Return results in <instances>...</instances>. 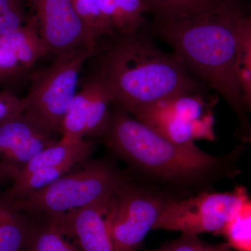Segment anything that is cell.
I'll list each match as a JSON object with an SVG mask.
<instances>
[{"mask_svg":"<svg viewBox=\"0 0 251 251\" xmlns=\"http://www.w3.org/2000/svg\"><path fill=\"white\" fill-rule=\"evenodd\" d=\"M239 0H201L166 17L154 18L153 34L196 80L224 99L239 120L242 139L251 126L237 75L239 26L247 15Z\"/></svg>","mask_w":251,"mask_h":251,"instance_id":"cell-1","label":"cell"},{"mask_svg":"<svg viewBox=\"0 0 251 251\" xmlns=\"http://www.w3.org/2000/svg\"><path fill=\"white\" fill-rule=\"evenodd\" d=\"M141 29L115 36L99 60L94 78L107 87L114 108L132 115L175 94L202 92L176 55L162 50Z\"/></svg>","mask_w":251,"mask_h":251,"instance_id":"cell-2","label":"cell"},{"mask_svg":"<svg viewBox=\"0 0 251 251\" xmlns=\"http://www.w3.org/2000/svg\"><path fill=\"white\" fill-rule=\"evenodd\" d=\"M107 148L136 171L173 186L193 187L236 174V151L206 153L196 144L179 145L129 114L114 108L103 136Z\"/></svg>","mask_w":251,"mask_h":251,"instance_id":"cell-3","label":"cell"},{"mask_svg":"<svg viewBox=\"0 0 251 251\" xmlns=\"http://www.w3.org/2000/svg\"><path fill=\"white\" fill-rule=\"evenodd\" d=\"M126 179L111 162L96 160L14 201L18 209L27 214H63L91 204H109Z\"/></svg>","mask_w":251,"mask_h":251,"instance_id":"cell-4","label":"cell"},{"mask_svg":"<svg viewBox=\"0 0 251 251\" xmlns=\"http://www.w3.org/2000/svg\"><path fill=\"white\" fill-rule=\"evenodd\" d=\"M81 48L56 56L52 65L31 75L27 95L21 99L23 113L55 134L61 133L64 115L77 93L79 75L95 53Z\"/></svg>","mask_w":251,"mask_h":251,"instance_id":"cell-5","label":"cell"},{"mask_svg":"<svg viewBox=\"0 0 251 251\" xmlns=\"http://www.w3.org/2000/svg\"><path fill=\"white\" fill-rule=\"evenodd\" d=\"M248 201L242 187L229 192H201L184 199L168 197L153 229L225 234Z\"/></svg>","mask_w":251,"mask_h":251,"instance_id":"cell-6","label":"cell"},{"mask_svg":"<svg viewBox=\"0 0 251 251\" xmlns=\"http://www.w3.org/2000/svg\"><path fill=\"white\" fill-rule=\"evenodd\" d=\"M168 196L126 179L114 194L105 221L115 251H138L153 229Z\"/></svg>","mask_w":251,"mask_h":251,"instance_id":"cell-7","label":"cell"},{"mask_svg":"<svg viewBox=\"0 0 251 251\" xmlns=\"http://www.w3.org/2000/svg\"><path fill=\"white\" fill-rule=\"evenodd\" d=\"M37 16L39 34L49 54L56 56L72 50H96L91 37L72 0H30Z\"/></svg>","mask_w":251,"mask_h":251,"instance_id":"cell-8","label":"cell"},{"mask_svg":"<svg viewBox=\"0 0 251 251\" xmlns=\"http://www.w3.org/2000/svg\"><path fill=\"white\" fill-rule=\"evenodd\" d=\"M58 141L57 134L21 113L0 124V160L16 175L31 158Z\"/></svg>","mask_w":251,"mask_h":251,"instance_id":"cell-9","label":"cell"},{"mask_svg":"<svg viewBox=\"0 0 251 251\" xmlns=\"http://www.w3.org/2000/svg\"><path fill=\"white\" fill-rule=\"evenodd\" d=\"M109 204H91L54 215L64 235L81 251H115L105 221Z\"/></svg>","mask_w":251,"mask_h":251,"instance_id":"cell-10","label":"cell"},{"mask_svg":"<svg viewBox=\"0 0 251 251\" xmlns=\"http://www.w3.org/2000/svg\"><path fill=\"white\" fill-rule=\"evenodd\" d=\"M131 116L166 139L179 145L195 143L197 140L212 141L216 139L213 115L198 121H188L150 105L138 110Z\"/></svg>","mask_w":251,"mask_h":251,"instance_id":"cell-11","label":"cell"},{"mask_svg":"<svg viewBox=\"0 0 251 251\" xmlns=\"http://www.w3.org/2000/svg\"><path fill=\"white\" fill-rule=\"evenodd\" d=\"M30 228L22 251H80L67 240L54 214H28Z\"/></svg>","mask_w":251,"mask_h":251,"instance_id":"cell-12","label":"cell"},{"mask_svg":"<svg viewBox=\"0 0 251 251\" xmlns=\"http://www.w3.org/2000/svg\"><path fill=\"white\" fill-rule=\"evenodd\" d=\"M29 228V215L0 190V251H22Z\"/></svg>","mask_w":251,"mask_h":251,"instance_id":"cell-13","label":"cell"},{"mask_svg":"<svg viewBox=\"0 0 251 251\" xmlns=\"http://www.w3.org/2000/svg\"><path fill=\"white\" fill-rule=\"evenodd\" d=\"M97 3L116 36L141 29L145 23L144 14L149 11L145 0H97Z\"/></svg>","mask_w":251,"mask_h":251,"instance_id":"cell-14","label":"cell"},{"mask_svg":"<svg viewBox=\"0 0 251 251\" xmlns=\"http://www.w3.org/2000/svg\"><path fill=\"white\" fill-rule=\"evenodd\" d=\"M0 45L11 50L28 72L39 59L49 54L34 23L3 36L0 38Z\"/></svg>","mask_w":251,"mask_h":251,"instance_id":"cell-15","label":"cell"},{"mask_svg":"<svg viewBox=\"0 0 251 251\" xmlns=\"http://www.w3.org/2000/svg\"><path fill=\"white\" fill-rule=\"evenodd\" d=\"M92 87V80L87 81L73 99L63 120L61 139L68 142L84 139Z\"/></svg>","mask_w":251,"mask_h":251,"instance_id":"cell-16","label":"cell"},{"mask_svg":"<svg viewBox=\"0 0 251 251\" xmlns=\"http://www.w3.org/2000/svg\"><path fill=\"white\" fill-rule=\"evenodd\" d=\"M93 82L89 105L85 136L103 137L111 120L112 97L107 87L97 79Z\"/></svg>","mask_w":251,"mask_h":251,"instance_id":"cell-17","label":"cell"},{"mask_svg":"<svg viewBox=\"0 0 251 251\" xmlns=\"http://www.w3.org/2000/svg\"><path fill=\"white\" fill-rule=\"evenodd\" d=\"M237 75L246 108L251 110V14L244 16L239 26Z\"/></svg>","mask_w":251,"mask_h":251,"instance_id":"cell-18","label":"cell"},{"mask_svg":"<svg viewBox=\"0 0 251 251\" xmlns=\"http://www.w3.org/2000/svg\"><path fill=\"white\" fill-rule=\"evenodd\" d=\"M75 11L96 43L103 36L115 37V33L107 18L99 9L97 0H72Z\"/></svg>","mask_w":251,"mask_h":251,"instance_id":"cell-19","label":"cell"},{"mask_svg":"<svg viewBox=\"0 0 251 251\" xmlns=\"http://www.w3.org/2000/svg\"><path fill=\"white\" fill-rule=\"evenodd\" d=\"M27 73L14 52L0 45V85H15L21 82Z\"/></svg>","mask_w":251,"mask_h":251,"instance_id":"cell-20","label":"cell"},{"mask_svg":"<svg viewBox=\"0 0 251 251\" xmlns=\"http://www.w3.org/2000/svg\"><path fill=\"white\" fill-rule=\"evenodd\" d=\"M24 16L18 0H0V38L22 27Z\"/></svg>","mask_w":251,"mask_h":251,"instance_id":"cell-21","label":"cell"},{"mask_svg":"<svg viewBox=\"0 0 251 251\" xmlns=\"http://www.w3.org/2000/svg\"><path fill=\"white\" fill-rule=\"evenodd\" d=\"M169 247L171 251H233L228 244H209L194 234H181Z\"/></svg>","mask_w":251,"mask_h":251,"instance_id":"cell-22","label":"cell"},{"mask_svg":"<svg viewBox=\"0 0 251 251\" xmlns=\"http://www.w3.org/2000/svg\"><path fill=\"white\" fill-rule=\"evenodd\" d=\"M154 18L166 17L187 9L197 0H145Z\"/></svg>","mask_w":251,"mask_h":251,"instance_id":"cell-23","label":"cell"},{"mask_svg":"<svg viewBox=\"0 0 251 251\" xmlns=\"http://www.w3.org/2000/svg\"><path fill=\"white\" fill-rule=\"evenodd\" d=\"M23 113L21 99L11 92L0 96V124Z\"/></svg>","mask_w":251,"mask_h":251,"instance_id":"cell-24","label":"cell"},{"mask_svg":"<svg viewBox=\"0 0 251 251\" xmlns=\"http://www.w3.org/2000/svg\"><path fill=\"white\" fill-rule=\"evenodd\" d=\"M15 174L14 172L4 164L2 161L0 160V180L11 179H14Z\"/></svg>","mask_w":251,"mask_h":251,"instance_id":"cell-25","label":"cell"},{"mask_svg":"<svg viewBox=\"0 0 251 251\" xmlns=\"http://www.w3.org/2000/svg\"><path fill=\"white\" fill-rule=\"evenodd\" d=\"M148 251H171V249H170L169 244H167L161 246V247L157 248L156 249H153V250Z\"/></svg>","mask_w":251,"mask_h":251,"instance_id":"cell-26","label":"cell"},{"mask_svg":"<svg viewBox=\"0 0 251 251\" xmlns=\"http://www.w3.org/2000/svg\"><path fill=\"white\" fill-rule=\"evenodd\" d=\"M244 143L249 144V145L251 146V136L250 138H247V140H244Z\"/></svg>","mask_w":251,"mask_h":251,"instance_id":"cell-27","label":"cell"},{"mask_svg":"<svg viewBox=\"0 0 251 251\" xmlns=\"http://www.w3.org/2000/svg\"><path fill=\"white\" fill-rule=\"evenodd\" d=\"M197 1H201V0H197Z\"/></svg>","mask_w":251,"mask_h":251,"instance_id":"cell-28","label":"cell"}]
</instances>
